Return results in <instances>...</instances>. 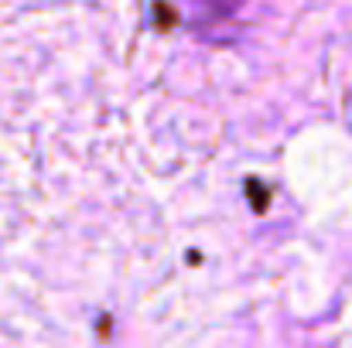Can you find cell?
Segmentation results:
<instances>
[{
    "instance_id": "obj_1",
    "label": "cell",
    "mask_w": 352,
    "mask_h": 348,
    "mask_svg": "<svg viewBox=\"0 0 352 348\" xmlns=\"http://www.w3.org/2000/svg\"><path fill=\"white\" fill-rule=\"evenodd\" d=\"M195 3H199V7H206L209 14H216V17H233L246 0H195Z\"/></svg>"
}]
</instances>
